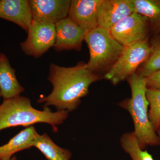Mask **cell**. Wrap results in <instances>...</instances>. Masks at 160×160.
<instances>
[{
  "label": "cell",
  "mask_w": 160,
  "mask_h": 160,
  "mask_svg": "<svg viewBox=\"0 0 160 160\" xmlns=\"http://www.w3.org/2000/svg\"><path fill=\"white\" fill-rule=\"evenodd\" d=\"M99 79L84 62L69 67L51 63L48 80L52 84V91L47 96H41L38 102L44 103V108L53 106L58 111H73L80 105L81 98L89 93L90 85Z\"/></svg>",
  "instance_id": "cell-1"
},
{
  "label": "cell",
  "mask_w": 160,
  "mask_h": 160,
  "mask_svg": "<svg viewBox=\"0 0 160 160\" xmlns=\"http://www.w3.org/2000/svg\"><path fill=\"white\" fill-rule=\"evenodd\" d=\"M69 112H52L48 107L43 111L32 107L29 98L18 96L4 100L0 105V131L2 129L22 126H29L39 123H47L58 130L57 126L64 122L68 118Z\"/></svg>",
  "instance_id": "cell-2"
},
{
  "label": "cell",
  "mask_w": 160,
  "mask_h": 160,
  "mask_svg": "<svg viewBox=\"0 0 160 160\" xmlns=\"http://www.w3.org/2000/svg\"><path fill=\"white\" fill-rule=\"evenodd\" d=\"M127 81L131 89V97L120 102L119 106L130 113L134 124L133 132L141 149L144 150L148 146H159L160 137L152 127L148 116L146 78L135 73Z\"/></svg>",
  "instance_id": "cell-3"
},
{
  "label": "cell",
  "mask_w": 160,
  "mask_h": 160,
  "mask_svg": "<svg viewBox=\"0 0 160 160\" xmlns=\"http://www.w3.org/2000/svg\"><path fill=\"white\" fill-rule=\"evenodd\" d=\"M85 41L90 57L87 64L89 70L96 73L109 69L118 59L124 47L113 37L110 31L98 26L87 32Z\"/></svg>",
  "instance_id": "cell-4"
},
{
  "label": "cell",
  "mask_w": 160,
  "mask_h": 160,
  "mask_svg": "<svg viewBox=\"0 0 160 160\" xmlns=\"http://www.w3.org/2000/svg\"><path fill=\"white\" fill-rule=\"evenodd\" d=\"M152 50L148 38L124 47L118 59L108 70L104 77L113 85L128 79L136 73L139 67L148 59Z\"/></svg>",
  "instance_id": "cell-5"
},
{
  "label": "cell",
  "mask_w": 160,
  "mask_h": 160,
  "mask_svg": "<svg viewBox=\"0 0 160 160\" xmlns=\"http://www.w3.org/2000/svg\"><path fill=\"white\" fill-rule=\"evenodd\" d=\"M27 33V38L20 44L21 49L26 55L35 58L41 57L54 46L56 39L54 24L32 20Z\"/></svg>",
  "instance_id": "cell-6"
},
{
  "label": "cell",
  "mask_w": 160,
  "mask_h": 160,
  "mask_svg": "<svg viewBox=\"0 0 160 160\" xmlns=\"http://www.w3.org/2000/svg\"><path fill=\"white\" fill-rule=\"evenodd\" d=\"M150 29L147 19L134 12L112 27L109 31L118 42L126 47L147 39Z\"/></svg>",
  "instance_id": "cell-7"
},
{
  "label": "cell",
  "mask_w": 160,
  "mask_h": 160,
  "mask_svg": "<svg viewBox=\"0 0 160 160\" xmlns=\"http://www.w3.org/2000/svg\"><path fill=\"white\" fill-rule=\"evenodd\" d=\"M32 20L54 24L68 17L70 0H29Z\"/></svg>",
  "instance_id": "cell-8"
},
{
  "label": "cell",
  "mask_w": 160,
  "mask_h": 160,
  "mask_svg": "<svg viewBox=\"0 0 160 160\" xmlns=\"http://www.w3.org/2000/svg\"><path fill=\"white\" fill-rule=\"evenodd\" d=\"M56 39L53 49L61 52L73 49L80 51L87 32L69 18L55 24Z\"/></svg>",
  "instance_id": "cell-9"
},
{
  "label": "cell",
  "mask_w": 160,
  "mask_h": 160,
  "mask_svg": "<svg viewBox=\"0 0 160 160\" xmlns=\"http://www.w3.org/2000/svg\"><path fill=\"white\" fill-rule=\"evenodd\" d=\"M103 0H72L68 17L88 32L98 26V12Z\"/></svg>",
  "instance_id": "cell-10"
},
{
  "label": "cell",
  "mask_w": 160,
  "mask_h": 160,
  "mask_svg": "<svg viewBox=\"0 0 160 160\" xmlns=\"http://www.w3.org/2000/svg\"><path fill=\"white\" fill-rule=\"evenodd\" d=\"M130 0H103L98 12V26L109 30L134 12Z\"/></svg>",
  "instance_id": "cell-11"
},
{
  "label": "cell",
  "mask_w": 160,
  "mask_h": 160,
  "mask_svg": "<svg viewBox=\"0 0 160 160\" xmlns=\"http://www.w3.org/2000/svg\"><path fill=\"white\" fill-rule=\"evenodd\" d=\"M0 18L15 23L27 32L32 21L28 0H1Z\"/></svg>",
  "instance_id": "cell-12"
},
{
  "label": "cell",
  "mask_w": 160,
  "mask_h": 160,
  "mask_svg": "<svg viewBox=\"0 0 160 160\" xmlns=\"http://www.w3.org/2000/svg\"><path fill=\"white\" fill-rule=\"evenodd\" d=\"M25 89L18 82L8 58L0 53V92L4 100L19 96Z\"/></svg>",
  "instance_id": "cell-13"
},
{
  "label": "cell",
  "mask_w": 160,
  "mask_h": 160,
  "mask_svg": "<svg viewBox=\"0 0 160 160\" xmlns=\"http://www.w3.org/2000/svg\"><path fill=\"white\" fill-rule=\"evenodd\" d=\"M38 133L33 126H29L20 132L7 144L0 146V160H8L16 152L33 147Z\"/></svg>",
  "instance_id": "cell-14"
},
{
  "label": "cell",
  "mask_w": 160,
  "mask_h": 160,
  "mask_svg": "<svg viewBox=\"0 0 160 160\" xmlns=\"http://www.w3.org/2000/svg\"><path fill=\"white\" fill-rule=\"evenodd\" d=\"M135 12L145 17L150 29L160 33V0H130Z\"/></svg>",
  "instance_id": "cell-15"
},
{
  "label": "cell",
  "mask_w": 160,
  "mask_h": 160,
  "mask_svg": "<svg viewBox=\"0 0 160 160\" xmlns=\"http://www.w3.org/2000/svg\"><path fill=\"white\" fill-rule=\"evenodd\" d=\"M48 160H69L71 153L69 150L59 147L46 133H38L33 143Z\"/></svg>",
  "instance_id": "cell-16"
},
{
  "label": "cell",
  "mask_w": 160,
  "mask_h": 160,
  "mask_svg": "<svg viewBox=\"0 0 160 160\" xmlns=\"http://www.w3.org/2000/svg\"><path fill=\"white\" fill-rule=\"evenodd\" d=\"M123 150L129 155L132 160H154L146 150L141 149L133 132L124 133L120 139Z\"/></svg>",
  "instance_id": "cell-17"
},
{
  "label": "cell",
  "mask_w": 160,
  "mask_h": 160,
  "mask_svg": "<svg viewBox=\"0 0 160 160\" xmlns=\"http://www.w3.org/2000/svg\"><path fill=\"white\" fill-rule=\"evenodd\" d=\"M146 96L149 106V120L157 132L160 129V89L147 88Z\"/></svg>",
  "instance_id": "cell-18"
},
{
  "label": "cell",
  "mask_w": 160,
  "mask_h": 160,
  "mask_svg": "<svg viewBox=\"0 0 160 160\" xmlns=\"http://www.w3.org/2000/svg\"><path fill=\"white\" fill-rule=\"evenodd\" d=\"M151 45V53L137 73L142 77L147 78L160 70V38L156 40Z\"/></svg>",
  "instance_id": "cell-19"
},
{
  "label": "cell",
  "mask_w": 160,
  "mask_h": 160,
  "mask_svg": "<svg viewBox=\"0 0 160 160\" xmlns=\"http://www.w3.org/2000/svg\"><path fill=\"white\" fill-rule=\"evenodd\" d=\"M147 89H160V70L146 78Z\"/></svg>",
  "instance_id": "cell-20"
},
{
  "label": "cell",
  "mask_w": 160,
  "mask_h": 160,
  "mask_svg": "<svg viewBox=\"0 0 160 160\" xmlns=\"http://www.w3.org/2000/svg\"><path fill=\"white\" fill-rule=\"evenodd\" d=\"M8 160H17V158L15 156L12 157L10 159Z\"/></svg>",
  "instance_id": "cell-21"
},
{
  "label": "cell",
  "mask_w": 160,
  "mask_h": 160,
  "mask_svg": "<svg viewBox=\"0 0 160 160\" xmlns=\"http://www.w3.org/2000/svg\"><path fill=\"white\" fill-rule=\"evenodd\" d=\"M157 134L160 137V129L157 132Z\"/></svg>",
  "instance_id": "cell-22"
},
{
  "label": "cell",
  "mask_w": 160,
  "mask_h": 160,
  "mask_svg": "<svg viewBox=\"0 0 160 160\" xmlns=\"http://www.w3.org/2000/svg\"><path fill=\"white\" fill-rule=\"evenodd\" d=\"M1 96H1V92H0V98H1Z\"/></svg>",
  "instance_id": "cell-23"
}]
</instances>
